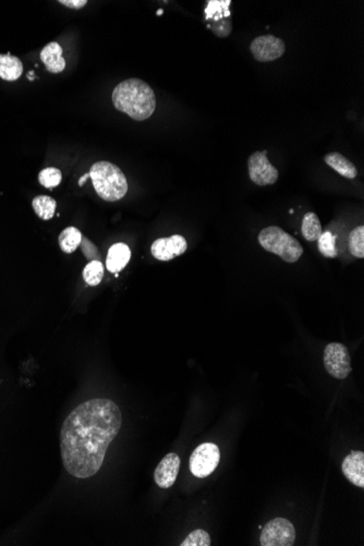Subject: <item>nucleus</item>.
<instances>
[{
    "mask_svg": "<svg viewBox=\"0 0 364 546\" xmlns=\"http://www.w3.org/2000/svg\"><path fill=\"white\" fill-rule=\"evenodd\" d=\"M121 424L118 406L105 398L89 400L72 410L61 432V457L69 474L79 479L96 474Z\"/></svg>",
    "mask_w": 364,
    "mask_h": 546,
    "instance_id": "1",
    "label": "nucleus"
},
{
    "mask_svg": "<svg viewBox=\"0 0 364 546\" xmlns=\"http://www.w3.org/2000/svg\"><path fill=\"white\" fill-rule=\"evenodd\" d=\"M252 55L259 63L276 61L285 54L286 45L283 39L274 35H262L253 39L250 45Z\"/></svg>",
    "mask_w": 364,
    "mask_h": 546,
    "instance_id": "9",
    "label": "nucleus"
},
{
    "mask_svg": "<svg viewBox=\"0 0 364 546\" xmlns=\"http://www.w3.org/2000/svg\"><path fill=\"white\" fill-rule=\"evenodd\" d=\"M336 235L330 231H325L321 235L320 238L317 239L319 243V250L321 254L325 258L334 259L337 256V248H336Z\"/></svg>",
    "mask_w": 364,
    "mask_h": 546,
    "instance_id": "22",
    "label": "nucleus"
},
{
    "mask_svg": "<svg viewBox=\"0 0 364 546\" xmlns=\"http://www.w3.org/2000/svg\"><path fill=\"white\" fill-rule=\"evenodd\" d=\"M212 543L210 534L202 529H197L192 531L189 536H186L181 546H210Z\"/></svg>",
    "mask_w": 364,
    "mask_h": 546,
    "instance_id": "24",
    "label": "nucleus"
},
{
    "mask_svg": "<svg viewBox=\"0 0 364 546\" xmlns=\"http://www.w3.org/2000/svg\"><path fill=\"white\" fill-rule=\"evenodd\" d=\"M89 174L96 193L104 201H119L128 192L126 176L113 162L106 160L95 162Z\"/></svg>",
    "mask_w": 364,
    "mask_h": 546,
    "instance_id": "3",
    "label": "nucleus"
},
{
    "mask_svg": "<svg viewBox=\"0 0 364 546\" xmlns=\"http://www.w3.org/2000/svg\"><path fill=\"white\" fill-rule=\"evenodd\" d=\"M59 3H61L63 6H66L68 8L76 9V10H78V9L85 7L87 1V0H61Z\"/></svg>",
    "mask_w": 364,
    "mask_h": 546,
    "instance_id": "26",
    "label": "nucleus"
},
{
    "mask_svg": "<svg viewBox=\"0 0 364 546\" xmlns=\"http://www.w3.org/2000/svg\"><path fill=\"white\" fill-rule=\"evenodd\" d=\"M324 162L332 169L337 171L339 175L343 176L345 178L354 179L358 176V169H356L354 162L349 160L347 157L343 156L341 153H328L324 156Z\"/></svg>",
    "mask_w": 364,
    "mask_h": 546,
    "instance_id": "15",
    "label": "nucleus"
},
{
    "mask_svg": "<svg viewBox=\"0 0 364 546\" xmlns=\"http://www.w3.org/2000/svg\"><path fill=\"white\" fill-rule=\"evenodd\" d=\"M324 366L330 375L345 379L352 371L348 348L341 343H330L324 350Z\"/></svg>",
    "mask_w": 364,
    "mask_h": 546,
    "instance_id": "7",
    "label": "nucleus"
},
{
    "mask_svg": "<svg viewBox=\"0 0 364 546\" xmlns=\"http://www.w3.org/2000/svg\"><path fill=\"white\" fill-rule=\"evenodd\" d=\"M349 251L354 258H364V226H358L351 231L348 240Z\"/></svg>",
    "mask_w": 364,
    "mask_h": 546,
    "instance_id": "21",
    "label": "nucleus"
},
{
    "mask_svg": "<svg viewBox=\"0 0 364 546\" xmlns=\"http://www.w3.org/2000/svg\"><path fill=\"white\" fill-rule=\"evenodd\" d=\"M296 540V529L286 518H275L265 525L259 543L262 546H291Z\"/></svg>",
    "mask_w": 364,
    "mask_h": 546,
    "instance_id": "6",
    "label": "nucleus"
},
{
    "mask_svg": "<svg viewBox=\"0 0 364 546\" xmlns=\"http://www.w3.org/2000/svg\"><path fill=\"white\" fill-rule=\"evenodd\" d=\"M220 461V450L217 445L203 443L192 452L190 457V470L197 478H206L216 470Z\"/></svg>",
    "mask_w": 364,
    "mask_h": 546,
    "instance_id": "5",
    "label": "nucleus"
},
{
    "mask_svg": "<svg viewBox=\"0 0 364 546\" xmlns=\"http://www.w3.org/2000/svg\"><path fill=\"white\" fill-rule=\"evenodd\" d=\"M32 205H33L35 214L44 220H52L55 215L56 207H57L55 200L47 196H36L32 202Z\"/></svg>",
    "mask_w": 364,
    "mask_h": 546,
    "instance_id": "19",
    "label": "nucleus"
},
{
    "mask_svg": "<svg viewBox=\"0 0 364 546\" xmlns=\"http://www.w3.org/2000/svg\"><path fill=\"white\" fill-rule=\"evenodd\" d=\"M61 180H63V174L58 168H45L39 174V181L45 188H56L61 185Z\"/></svg>",
    "mask_w": 364,
    "mask_h": 546,
    "instance_id": "23",
    "label": "nucleus"
},
{
    "mask_svg": "<svg viewBox=\"0 0 364 546\" xmlns=\"http://www.w3.org/2000/svg\"><path fill=\"white\" fill-rule=\"evenodd\" d=\"M180 470V457L175 452L167 454L155 469V483L160 489H169L175 483Z\"/></svg>",
    "mask_w": 364,
    "mask_h": 546,
    "instance_id": "11",
    "label": "nucleus"
},
{
    "mask_svg": "<svg viewBox=\"0 0 364 546\" xmlns=\"http://www.w3.org/2000/svg\"><path fill=\"white\" fill-rule=\"evenodd\" d=\"M248 168L250 179L259 187L274 185L279 177L278 170L268 158V151L253 153L248 160Z\"/></svg>",
    "mask_w": 364,
    "mask_h": 546,
    "instance_id": "8",
    "label": "nucleus"
},
{
    "mask_svg": "<svg viewBox=\"0 0 364 546\" xmlns=\"http://www.w3.org/2000/svg\"><path fill=\"white\" fill-rule=\"evenodd\" d=\"M188 249L186 239L180 235H173L169 238H160L153 242L151 252L158 261L167 262L182 255Z\"/></svg>",
    "mask_w": 364,
    "mask_h": 546,
    "instance_id": "10",
    "label": "nucleus"
},
{
    "mask_svg": "<svg viewBox=\"0 0 364 546\" xmlns=\"http://www.w3.org/2000/svg\"><path fill=\"white\" fill-rule=\"evenodd\" d=\"M23 74V65L16 56L0 55V78L6 81H16Z\"/></svg>",
    "mask_w": 364,
    "mask_h": 546,
    "instance_id": "16",
    "label": "nucleus"
},
{
    "mask_svg": "<svg viewBox=\"0 0 364 546\" xmlns=\"http://www.w3.org/2000/svg\"><path fill=\"white\" fill-rule=\"evenodd\" d=\"M89 178V174H84V175L82 176L81 178H80L79 186L80 187L83 186L84 182H85V181H87V179Z\"/></svg>",
    "mask_w": 364,
    "mask_h": 546,
    "instance_id": "27",
    "label": "nucleus"
},
{
    "mask_svg": "<svg viewBox=\"0 0 364 546\" xmlns=\"http://www.w3.org/2000/svg\"><path fill=\"white\" fill-rule=\"evenodd\" d=\"M116 109L136 121L149 119L156 108V96L152 87L140 78L120 82L113 91Z\"/></svg>",
    "mask_w": 364,
    "mask_h": 546,
    "instance_id": "2",
    "label": "nucleus"
},
{
    "mask_svg": "<svg viewBox=\"0 0 364 546\" xmlns=\"http://www.w3.org/2000/svg\"><path fill=\"white\" fill-rule=\"evenodd\" d=\"M130 259H131V250L126 243H115L108 250L106 267L110 273L117 274L128 265Z\"/></svg>",
    "mask_w": 364,
    "mask_h": 546,
    "instance_id": "13",
    "label": "nucleus"
},
{
    "mask_svg": "<svg viewBox=\"0 0 364 546\" xmlns=\"http://www.w3.org/2000/svg\"><path fill=\"white\" fill-rule=\"evenodd\" d=\"M104 277V265L102 262L91 261L84 267L83 280L89 286L100 285Z\"/></svg>",
    "mask_w": 364,
    "mask_h": 546,
    "instance_id": "20",
    "label": "nucleus"
},
{
    "mask_svg": "<svg viewBox=\"0 0 364 546\" xmlns=\"http://www.w3.org/2000/svg\"><path fill=\"white\" fill-rule=\"evenodd\" d=\"M41 61L50 74H61L66 68V61L63 57V48L57 42L46 45L41 52Z\"/></svg>",
    "mask_w": 364,
    "mask_h": 546,
    "instance_id": "14",
    "label": "nucleus"
},
{
    "mask_svg": "<svg viewBox=\"0 0 364 546\" xmlns=\"http://www.w3.org/2000/svg\"><path fill=\"white\" fill-rule=\"evenodd\" d=\"M80 246H81L82 252H83L87 260H89V261H95V260L100 261V253H98V250H97L96 246L92 241H89V239L82 235Z\"/></svg>",
    "mask_w": 364,
    "mask_h": 546,
    "instance_id": "25",
    "label": "nucleus"
},
{
    "mask_svg": "<svg viewBox=\"0 0 364 546\" xmlns=\"http://www.w3.org/2000/svg\"><path fill=\"white\" fill-rule=\"evenodd\" d=\"M347 480L358 487H364V452L361 450L351 452L341 465Z\"/></svg>",
    "mask_w": 364,
    "mask_h": 546,
    "instance_id": "12",
    "label": "nucleus"
},
{
    "mask_svg": "<svg viewBox=\"0 0 364 546\" xmlns=\"http://www.w3.org/2000/svg\"><path fill=\"white\" fill-rule=\"evenodd\" d=\"M59 246L65 253H72L81 244L82 233L78 228L68 227L59 235Z\"/></svg>",
    "mask_w": 364,
    "mask_h": 546,
    "instance_id": "18",
    "label": "nucleus"
},
{
    "mask_svg": "<svg viewBox=\"0 0 364 546\" xmlns=\"http://www.w3.org/2000/svg\"><path fill=\"white\" fill-rule=\"evenodd\" d=\"M259 242L264 250L276 254L287 263H296L303 254L300 242L277 226L261 230Z\"/></svg>",
    "mask_w": 364,
    "mask_h": 546,
    "instance_id": "4",
    "label": "nucleus"
},
{
    "mask_svg": "<svg viewBox=\"0 0 364 546\" xmlns=\"http://www.w3.org/2000/svg\"><path fill=\"white\" fill-rule=\"evenodd\" d=\"M301 230L306 240L310 241V242L317 241V239L320 238L323 233L322 225H321L319 216L313 212H309L304 215Z\"/></svg>",
    "mask_w": 364,
    "mask_h": 546,
    "instance_id": "17",
    "label": "nucleus"
}]
</instances>
